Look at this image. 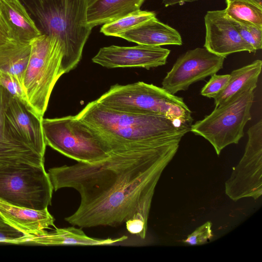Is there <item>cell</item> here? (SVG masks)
<instances>
[{"label":"cell","instance_id":"obj_1","mask_svg":"<svg viewBox=\"0 0 262 262\" xmlns=\"http://www.w3.org/2000/svg\"><path fill=\"white\" fill-rule=\"evenodd\" d=\"M180 143L113 151L97 162L49 169L54 191L72 188L80 195L78 209L65 220L81 228L117 227L132 220L147 225L156 186Z\"/></svg>","mask_w":262,"mask_h":262},{"label":"cell","instance_id":"obj_27","mask_svg":"<svg viewBox=\"0 0 262 262\" xmlns=\"http://www.w3.org/2000/svg\"><path fill=\"white\" fill-rule=\"evenodd\" d=\"M207 83L203 87L201 94L206 97L214 98L227 85L230 78V74L211 76Z\"/></svg>","mask_w":262,"mask_h":262},{"label":"cell","instance_id":"obj_6","mask_svg":"<svg viewBox=\"0 0 262 262\" xmlns=\"http://www.w3.org/2000/svg\"><path fill=\"white\" fill-rule=\"evenodd\" d=\"M41 126L46 145L78 162H97L112 152L103 137L76 115L42 118Z\"/></svg>","mask_w":262,"mask_h":262},{"label":"cell","instance_id":"obj_24","mask_svg":"<svg viewBox=\"0 0 262 262\" xmlns=\"http://www.w3.org/2000/svg\"><path fill=\"white\" fill-rule=\"evenodd\" d=\"M230 19L242 38L246 42L252 46L256 51L262 48L261 27Z\"/></svg>","mask_w":262,"mask_h":262},{"label":"cell","instance_id":"obj_19","mask_svg":"<svg viewBox=\"0 0 262 262\" xmlns=\"http://www.w3.org/2000/svg\"><path fill=\"white\" fill-rule=\"evenodd\" d=\"M127 238L123 235L115 238L100 239L86 235L81 229L74 226L56 228L53 232H46L30 238L28 243L43 245H108L122 242Z\"/></svg>","mask_w":262,"mask_h":262},{"label":"cell","instance_id":"obj_4","mask_svg":"<svg viewBox=\"0 0 262 262\" xmlns=\"http://www.w3.org/2000/svg\"><path fill=\"white\" fill-rule=\"evenodd\" d=\"M96 100L119 111L160 115L189 126L193 121L192 112L183 98L163 88L144 82L126 85L116 84Z\"/></svg>","mask_w":262,"mask_h":262},{"label":"cell","instance_id":"obj_20","mask_svg":"<svg viewBox=\"0 0 262 262\" xmlns=\"http://www.w3.org/2000/svg\"><path fill=\"white\" fill-rule=\"evenodd\" d=\"M261 68L262 61L257 59L232 71L226 86L213 98L215 107L249 89H255Z\"/></svg>","mask_w":262,"mask_h":262},{"label":"cell","instance_id":"obj_2","mask_svg":"<svg viewBox=\"0 0 262 262\" xmlns=\"http://www.w3.org/2000/svg\"><path fill=\"white\" fill-rule=\"evenodd\" d=\"M98 132L113 151L161 146L181 141L190 126L158 114L133 113L108 107L96 100L77 115Z\"/></svg>","mask_w":262,"mask_h":262},{"label":"cell","instance_id":"obj_21","mask_svg":"<svg viewBox=\"0 0 262 262\" xmlns=\"http://www.w3.org/2000/svg\"><path fill=\"white\" fill-rule=\"evenodd\" d=\"M31 43L11 40L0 46V71L14 77L23 88L31 53Z\"/></svg>","mask_w":262,"mask_h":262},{"label":"cell","instance_id":"obj_26","mask_svg":"<svg viewBox=\"0 0 262 262\" xmlns=\"http://www.w3.org/2000/svg\"><path fill=\"white\" fill-rule=\"evenodd\" d=\"M0 86L27 107V100L24 89L14 77L0 71Z\"/></svg>","mask_w":262,"mask_h":262},{"label":"cell","instance_id":"obj_13","mask_svg":"<svg viewBox=\"0 0 262 262\" xmlns=\"http://www.w3.org/2000/svg\"><path fill=\"white\" fill-rule=\"evenodd\" d=\"M5 122L12 135L45 155L47 145L41 120L31 113L23 103L10 95L5 112Z\"/></svg>","mask_w":262,"mask_h":262},{"label":"cell","instance_id":"obj_29","mask_svg":"<svg viewBox=\"0 0 262 262\" xmlns=\"http://www.w3.org/2000/svg\"><path fill=\"white\" fill-rule=\"evenodd\" d=\"M13 40L5 21L0 19V46Z\"/></svg>","mask_w":262,"mask_h":262},{"label":"cell","instance_id":"obj_5","mask_svg":"<svg viewBox=\"0 0 262 262\" xmlns=\"http://www.w3.org/2000/svg\"><path fill=\"white\" fill-rule=\"evenodd\" d=\"M31 47L23 89L27 107L42 120L53 88L64 74L61 69L63 51L60 41L54 35H41L31 42Z\"/></svg>","mask_w":262,"mask_h":262},{"label":"cell","instance_id":"obj_30","mask_svg":"<svg viewBox=\"0 0 262 262\" xmlns=\"http://www.w3.org/2000/svg\"><path fill=\"white\" fill-rule=\"evenodd\" d=\"M198 0H162V3L165 7L176 4L183 5L186 2H193Z\"/></svg>","mask_w":262,"mask_h":262},{"label":"cell","instance_id":"obj_14","mask_svg":"<svg viewBox=\"0 0 262 262\" xmlns=\"http://www.w3.org/2000/svg\"><path fill=\"white\" fill-rule=\"evenodd\" d=\"M9 97V93L0 86V167L21 163L44 166L45 155L14 137L7 129L5 112Z\"/></svg>","mask_w":262,"mask_h":262},{"label":"cell","instance_id":"obj_22","mask_svg":"<svg viewBox=\"0 0 262 262\" xmlns=\"http://www.w3.org/2000/svg\"><path fill=\"white\" fill-rule=\"evenodd\" d=\"M226 3L224 10L229 17L262 28V8L244 0H229Z\"/></svg>","mask_w":262,"mask_h":262},{"label":"cell","instance_id":"obj_25","mask_svg":"<svg viewBox=\"0 0 262 262\" xmlns=\"http://www.w3.org/2000/svg\"><path fill=\"white\" fill-rule=\"evenodd\" d=\"M30 237L9 225L0 216V243H28Z\"/></svg>","mask_w":262,"mask_h":262},{"label":"cell","instance_id":"obj_11","mask_svg":"<svg viewBox=\"0 0 262 262\" xmlns=\"http://www.w3.org/2000/svg\"><path fill=\"white\" fill-rule=\"evenodd\" d=\"M170 51L160 46L112 45L101 48L92 61L107 68L140 67L149 69L165 65Z\"/></svg>","mask_w":262,"mask_h":262},{"label":"cell","instance_id":"obj_32","mask_svg":"<svg viewBox=\"0 0 262 262\" xmlns=\"http://www.w3.org/2000/svg\"><path fill=\"white\" fill-rule=\"evenodd\" d=\"M0 19H3L4 20V18H3L2 16V14H1V11H0ZM5 21V20H4Z\"/></svg>","mask_w":262,"mask_h":262},{"label":"cell","instance_id":"obj_7","mask_svg":"<svg viewBox=\"0 0 262 262\" xmlns=\"http://www.w3.org/2000/svg\"><path fill=\"white\" fill-rule=\"evenodd\" d=\"M255 89H249L215 107L203 119L191 124L190 132L206 139L217 155L226 146L237 144L251 119Z\"/></svg>","mask_w":262,"mask_h":262},{"label":"cell","instance_id":"obj_15","mask_svg":"<svg viewBox=\"0 0 262 262\" xmlns=\"http://www.w3.org/2000/svg\"><path fill=\"white\" fill-rule=\"evenodd\" d=\"M0 216L18 230L29 235H40L53 227L54 219L48 208L35 210L9 204L0 200Z\"/></svg>","mask_w":262,"mask_h":262},{"label":"cell","instance_id":"obj_18","mask_svg":"<svg viewBox=\"0 0 262 262\" xmlns=\"http://www.w3.org/2000/svg\"><path fill=\"white\" fill-rule=\"evenodd\" d=\"M145 0H89L87 23L93 29L140 10Z\"/></svg>","mask_w":262,"mask_h":262},{"label":"cell","instance_id":"obj_12","mask_svg":"<svg viewBox=\"0 0 262 262\" xmlns=\"http://www.w3.org/2000/svg\"><path fill=\"white\" fill-rule=\"evenodd\" d=\"M206 27L204 47L226 57L232 53L256 51L241 36L225 10L209 11L204 17Z\"/></svg>","mask_w":262,"mask_h":262},{"label":"cell","instance_id":"obj_3","mask_svg":"<svg viewBox=\"0 0 262 262\" xmlns=\"http://www.w3.org/2000/svg\"><path fill=\"white\" fill-rule=\"evenodd\" d=\"M41 35H54L60 41L64 73L80 61L92 28L87 23L89 0H20Z\"/></svg>","mask_w":262,"mask_h":262},{"label":"cell","instance_id":"obj_10","mask_svg":"<svg viewBox=\"0 0 262 262\" xmlns=\"http://www.w3.org/2000/svg\"><path fill=\"white\" fill-rule=\"evenodd\" d=\"M225 58L205 48L189 50L181 55L164 78L162 88L172 94L185 91L222 69Z\"/></svg>","mask_w":262,"mask_h":262},{"label":"cell","instance_id":"obj_16","mask_svg":"<svg viewBox=\"0 0 262 262\" xmlns=\"http://www.w3.org/2000/svg\"><path fill=\"white\" fill-rule=\"evenodd\" d=\"M117 37L145 46L182 45L180 33L168 25L160 22L156 17L120 34Z\"/></svg>","mask_w":262,"mask_h":262},{"label":"cell","instance_id":"obj_23","mask_svg":"<svg viewBox=\"0 0 262 262\" xmlns=\"http://www.w3.org/2000/svg\"><path fill=\"white\" fill-rule=\"evenodd\" d=\"M154 17H156V14L153 12L139 10L116 20L104 24L100 32L106 36L117 37L120 34Z\"/></svg>","mask_w":262,"mask_h":262},{"label":"cell","instance_id":"obj_8","mask_svg":"<svg viewBox=\"0 0 262 262\" xmlns=\"http://www.w3.org/2000/svg\"><path fill=\"white\" fill-rule=\"evenodd\" d=\"M53 186L44 166L21 163L0 167V200L42 210L51 204Z\"/></svg>","mask_w":262,"mask_h":262},{"label":"cell","instance_id":"obj_31","mask_svg":"<svg viewBox=\"0 0 262 262\" xmlns=\"http://www.w3.org/2000/svg\"><path fill=\"white\" fill-rule=\"evenodd\" d=\"M228 1H229V0H226V2ZM244 1H246L247 2H250L252 4L256 5V6H257L260 8H262V0H244Z\"/></svg>","mask_w":262,"mask_h":262},{"label":"cell","instance_id":"obj_9","mask_svg":"<svg viewBox=\"0 0 262 262\" xmlns=\"http://www.w3.org/2000/svg\"><path fill=\"white\" fill-rule=\"evenodd\" d=\"M245 152L225 182V193L232 200H256L262 194V120L247 131Z\"/></svg>","mask_w":262,"mask_h":262},{"label":"cell","instance_id":"obj_17","mask_svg":"<svg viewBox=\"0 0 262 262\" xmlns=\"http://www.w3.org/2000/svg\"><path fill=\"white\" fill-rule=\"evenodd\" d=\"M0 11L13 40L31 43L41 35L20 0H0Z\"/></svg>","mask_w":262,"mask_h":262},{"label":"cell","instance_id":"obj_28","mask_svg":"<svg viewBox=\"0 0 262 262\" xmlns=\"http://www.w3.org/2000/svg\"><path fill=\"white\" fill-rule=\"evenodd\" d=\"M212 223L209 221L197 228L183 242L191 246L201 245L207 243L213 237Z\"/></svg>","mask_w":262,"mask_h":262}]
</instances>
